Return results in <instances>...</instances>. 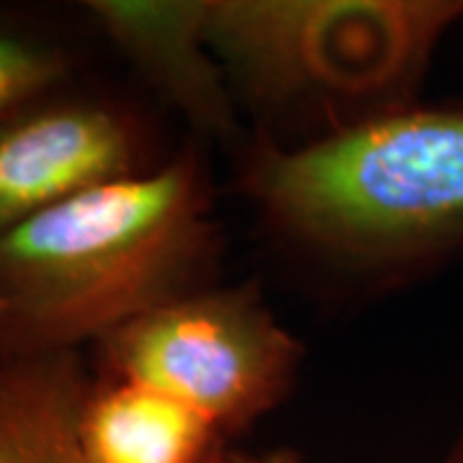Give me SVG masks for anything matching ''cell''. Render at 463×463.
Wrapping results in <instances>:
<instances>
[{
  "label": "cell",
  "mask_w": 463,
  "mask_h": 463,
  "mask_svg": "<svg viewBox=\"0 0 463 463\" xmlns=\"http://www.w3.org/2000/svg\"><path fill=\"white\" fill-rule=\"evenodd\" d=\"M219 227L196 152L0 232V361L80 353L214 283Z\"/></svg>",
  "instance_id": "obj_1"
},
{
  "label": "cell",
  "mask_w": 463,
  "mask_h": 463,
  "mask_svg": "<svg viewBox=\"0 0 463 463\" xmlns=\"http://www.w3.org/2000/svg\"><path fill=\"white\" fill-rule=\"evenodd\" d=\"M242 181L268 227L325 263L435 268L463 252V106L412 103L304 145L260 137Z\"/></svg>",
  "instance_id": "obj_2"
},
{
  "label": "cell",
  "mask_w": 463,
  "mask_h": 463,
  "mask_svg": "<svg viewBox=\"0 0 463 463\" xmlns=\"http://www.w3.org/2000/svg\"><path fill=\"white\" fill-rule=\"evenodd\" d=\"M463 0H206L234 96L265 116L315 118L319 137L417 103Z\"/></svg>",
  "instance_id": "obj_3"
},
{
  "label": "cell",
  "mask_w": 463,
  "mask_h": 463,
  "mask_svg": "<svg viewBox=\"0 0 463 463\" xmlns=\"http://www.w3.org/2000/svg\"><path fill=\"white\" fill-rule=\"evenodd\" d=\"M96 345L103 376L165 392L227 440L279 410L304 364V345L250 281L167 298Z\"/></svg>",
  "instance_id": "obj_4"
},
{
  "label": "cell",
  "mask_w": 463,
  "mask_h": 463,
  "mask_svg": "<svg viewBox=\"0 0 463 463\" xmlns=\"http://www.w3.org/2000/svg\"><path fill=\"white\" fill-rule=\"evenodd\" d=\"M139 134L93 100L32 103L0 121V232L100 185L132 178Z\"/></svg>",
  "instance_id": "obj_5"
},
{
  "label": "cell",
  "mask_w": 463,
  "mask_h": 463,
  "mask_svg": "<svg viewBox=\"0 0 463 463\" xmlns=\"http://www.w3.org/2000/svg\"><path fill=\"white\" fill-rule=\"evenodd\" d=\"M85 11L196 132L237 139L240 100L212 47L206 0H90Z\"/></svg>",
  "instance_id": "obj_6"
},
{
  "label": "cell",
  "mask_w": 463,
  "mask_h": 463,
  "mask_svg": "<svg viewBox=\"0 0 463 463\" xmlns=\"http://www.w3.org/2000/svg\"><path fill=\"white\" fill-rule=\"evenodd\" d=\"M80 440L90 463H206L230 443L188 404L116 376L93 379Z\"/></svg>",
  "instance_id": "obj_7"
},
{
  "label": "cell",
  "mask_w": 463,
  "mask_h": 463,
  "mask_svg": "<svg viewBox=\"0 0 463 463\" xmlns=\"http://www.w3.org/2000/svg\"><path fill=\"white\" fill-rule=\"evenodd\" d=\"M90 386L80 353L0 361V463H90L80 440Z\"/></svg>",
  "instance_id": "obj_8"
},
{
  "label": "cell",
  "mask_w": 463,
  "mask_h": 463,
  "mask_svg": "<svg viewBox=\"0 0 463 463\" xmlns=\"http://www.w3.org/2000/svg\"><path fill=\"white\" fill-rule=\"evenodd\" d=\"M70 70L65 50L0 26V121L32 106Z\"/></svg>",
  "instance_id": "obj_9"
},
{
  "label": "cell",
  "mask_w": 463,
  "mask_h": 463,
  "mask_svg": "<svg viewBox=\"0 0 463 463\" xmlns=\"http://www.w3.org/2000/svg\"><path fill=\"white\" fill-rule=\"evenodd\" d=\"M222 463H304L294 448H273V450H242L230 443Z\"/></svg>",
  "instance_id": "obj_10"
},
{
  "label": "cell",
  "mask_w": 463,
  "mask_h": 463,
  "mask_svg": "<svg viewBox=\"0 0 463 463\" xmlns=\"http://www.w3.org/2000/svg\"><path fill=\"white\" fill-rule=\"evenodd\" d=\"M443 463H463V420L461 425H458V432H456V438L450 440V446H448V453Z\"/></svg>",
  "instance_id": "obj_11"
},
{
  "label": "cell",
  "mask_w": 463,
  "mask_h": 463,
  "mask_svg": "<svg viewBox=\"0 0 463 463\" xmlns=\"http://www.w3.org/2000/svg\"><path fill=\"white\" fill-rule=\"evenodd\" d=\"M227 446H230V443H227ZM227 446L219 448V450H216L214 456H212V458H209V461H206V463H222V458H224V450H227Z\"/></svg>",
  "instance_id": "obj_12"
}]
</instances>
